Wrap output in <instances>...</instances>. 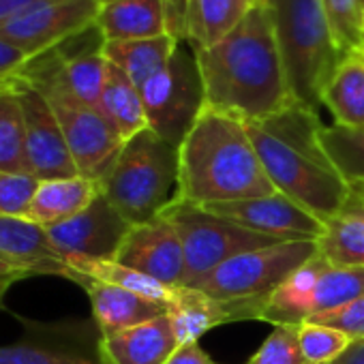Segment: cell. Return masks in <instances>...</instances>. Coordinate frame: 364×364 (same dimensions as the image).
Masks as SVG:
<instances>
[{"mask_svg": "<svg viewBox=\"0 0 364 364\" xmlns=\"http://www.w3.org/2000/svg\"><path fill=\"white\" fill-rule=\"evenodd\" d=\"M131 223L99 193L97 200L80 215L58 225L46 228L52 247L65 257L116 259Z\"/></svg>", "mask_w": 364, "mask_h": 364, "instance_id": "obj_13", "label": "cell"}, {"mask_svg": "<svg viewBox=\"0 0 364 364\" xmlns=\"http://www.w3.org/2000/svg\"><path fill=\"white\" fill-rule=\"evenodd\" d=\"M321 146L345 182L364 191V129L330 124L321 129Z\"/></svg>", "mask_w": 364, "mask_h": 364, "instance_id": "obj_30", "label": "cell"}, {"mask_svg": "<svg viewBox=\"0 0 364 364\" xmlns=\"http://www.w3.org/2000/svg\"><path fill=\"white\" fill-rule=\"evenodd\" d=\"M26 60H28V56L24 52H20L11 43L0 39V86H5L11 80H16L20 75V71L24 69Z\"/></svg>", "mask_w": 364, "mask_h": 364, "instance_id": "obj_38", "label": "cell"}, {"mask_svg": "<svg viewBox=\"0 0 364 364\" xmlns=\"http://www.w3.org/2000/svg\"><path fill=\"white\" fill-rule=\"evenodd\" d=\"M176 198L200 206L272 196L277 189L242 120L206 107L178 146Z\"/></svg>", "mask_w": 364, "mask_h": 364, "instance_id": "obj_3", "label": "cell"}, {"mask_svg": "<svg viewBox=\"0 0 364 364\" xmlns=\"http://www.w3.org/2000/svg\"><path fill=\"white\" fill-rule=\"evenodd\" d=\"M364 296V268H334L330 266L317 281L313 294V315L334 311L355 298Z\"/></svg>", "mask_w": 364, "mask_h": 364, "instance_id": "obj_32", "label": "cell"}, {"mask_svg": "<svg viewBox=\"0 0 364 364\" xmlns=\"http://www.w3.org/2000/svg\"><path fill=\"white\" fill-rule=\"evenodd\" d=\"M95 26L105 43L169 35L165 0H101Z\"/></svg>", "mask_w": 364, "mask_h": 364, "instance_id": "obj_20", "label": "cell"}, {"mask_svg": "<svg viewBox=\"0 0 364 364\" xmlns=\"http://www.w3.org/2000/svg\"><path fill=\"white\" fill-rule=\"evenodd\" d=\"M328 364H364V338L353 341L336 360Z\"/></svg>", "mask_w": 364, "mask_h": 364, "instance_id": "obj_42", "label": "cell"}, {"mask_svg": "<svg viewBox=\"0 0 364 364\" xmlns=\"http://www.w3.org/2000/svg\"><path fill=\"white\" fill-rule=\"evenodd\" d=\"M116 262L169 287L185 283V253L176 230L163 217L131 225Z\"/></svg>", "mask_w": 364, "mask_h": 364, "instance_id": "obj_14", "label": "cell"}, {"mask_svg": "<svg viewBox=\"0 0 364 364\" xmlns=\"http://www.w3.org/2000/svg\"><path fill=\"white\" fill-rule=\"evenodd\" d=\"M272 187L328 223L349 200L351 187L321 146L317 109L291 103L274 116L245 122Z\"/></svg>", "mask_w": 364, "mask_h": 364, "instance_id": "obj_2", "label": "cell"}, {"mask_svg": "<svg viewBox=\"0 0 364 364\" xmlns=\"http://www.w3.org/2000/svg\"><path fill=\"white\" fill-rule=\"evenodd\" d=\"M43 95L65 133L77 173L101 182L116 163L124 141L101 109L86 105L67 84L56 50L28 58L18 75Z\"/></svg>", "mask_w": 364, "mask_h": 364, "instance_id": "obj_4", "label": "cell"}, {"mask_svg": "<svg viewBox=\"0 0 364 364\" xmlns=\"http://www.w3.org/2000/svg\"><path fill=\"white\" fill-rule=\"evenodd\" d=\"M247 364H306L300 349L298 326H274Z\"/></svg>", "mask_w": 364, "mask_h": 364, "instance_id": "obj_35", "label": "cell"}, {"mask_svg": "<svg viewBox=\"0 0 364 364\" xmlns=\"http://www.w3.org/2000/svg\"><path fill=\"white\" fill-rule=\"evenodd\" d=\"M253 0H187L185 43L204 50L228 37L251 11Z\"/></svg>", "mask_w": 364, "mask_h": 364, "instance_id": "obj_24", "label": "cell"}, {"mask_svg": "<svg viewBox=\"0 0 364 364\" xmlns=\"http://www.w3.org/2000/svg\"><path fill=\"white\" fill-rule=\"evenodd\" d=\"M298 338H300V349H302L306 364H328L336 360L353 343L347 334L334 328L315 323L311 319L298 326Z\"/></svg>", "mask_w": 364, "mask_h": 364, "instance_id": "obj_34", "label": "cell"}, {"mask_svg": "<svg viewBox=\"0 0 364 364\" xmlns=\"http://www.w3.org/2000/svg\"><path fill=\"white\" fill-rule=\"evenodd\" d=\"M180 41L171 35L137 41H109L103 46L107 63L118 67L137 88L163 71L176 54Z\"/></svg>", "mask_w": 364, "mask_h": 364, "instance_id": "obj_25", "label": "cell"}, {"mask_svg": "<svg viewBox=\"0 0 364 364\" xmlns=\"http://www.w3.org/2000/svg\"><path fill=\"white\" fill-rule=\"evenodd\" d=\"M178 345L171 319L165 313L146 323L101 334L99 358L103 364H165Z\"/></svg>", "mask_w": 364, "mask_h": 364, "instance_id": "obj_16", "label": "cell"}, {"mask_svg": "<svg viewBox=\"0 0 364 364\" xmlns=\"http://www.w3.org/2000/svg\"><path fill=\"white\" fill-rule=\"evenodd\" d=\"M330 268V264L319 255L311 257L294 274H289L268 298L262 321L272 326H300L313 315V294L319 277Z\"/></svg>", "mask_w": 364, "mask_h": 364, "instance_id": "obj_23", "label": "cell"}, {"mask_svg": "<svg viewBox=\"0 0 364 364\" xmlns=\"http://www.w3.org/2000/svg\"><path fill=\"white\" fill-rule=\"evenodd\" d=\"M264 304L247 300H217L196 287H176L167 306L178 343H198L208 330L232 321L262 319Z\"/></svg>", "mask_w": 364, "mask_h": 364, "instance_id": "obj_15", "label": "cell"}, {"mask_svg": "<svg viewBox=\"0 0 364 364\" xmlns=\"http://www.w3.org/2000/svg\"><path fill=\"white\" fill-rule=\"evenodd\" d=\"M0 364H103L101 358H88L69 349L37 341H18L0 345Z\"/></svg>", "mask_w": 364, "mask_h": 364, "instance_id": "obj_33", "label": "cell"}, {"mask_svg": "<svg viewBox=\"0 0 364 364\" xmlns=\"http://www.w3.org/2000/svg\"><path fill=\"white\" fill-rule=\"evenodd\" d=\"M321 105L334 116V124L364 129V56L349 54L341 60L323 88Z\"/></svg>", "mask_w": 364, "mask_h": 364, "instance_id": "obj_26", "label": "cell"}, {"mask_svg": "<svg viewBox=\"0 0 364 364\" xmlns=\"http://www.w3.org/2000/svg\"><path fill=\"white\" fill-rule=\"evenodd\" d=\"M0 171L31 173L22 105L11 82L0 86Z\"/></svg>", "mask_w": 364, "mask_h": 364, "instance_id": "obj_29", "label": "cell"}, {"mask_svg": "<svg viewBox=\"0 0 364 364\" xmlns=\"http://www.w3.org/2000/svg\"><path fill=\"white\" fill-rule=\"evenodd\" d=\"M362 198H364V191H362Z\"/></svg>", "mask_w": 364, "mask_h": 364, "instance_id": "obj_45", "label": "cell"}, {"mask_svg": "<svg viewBox=\"0 0 364 364\" xmlns=\"http://www.w3.org/2000/svg\"><path fill=\"white\" fill-rule=\"evenodd\" d=\"M332 37L343 56L364 50V0H321Z\"/></svg>", "mask_w": 364, "mask_h": 364, "instance_id": "obj_31", "label": "cell"}, {"mask_svg": "<svg viewBox=\"0 0 364 364\" xmlns=\"http://www.w3.org/2000/svg\"><path fill=\"white\" fill-rule=\"evenodd\" d=\"M46 3H56V0H0V28L7 22L16 20L18 16Z\"/></svg>", "mask_w": 364, "mask_h": 364, "instance_id": "obj_40", "label": "cell"}, {"mask_svg": "<svg viewBox=\"0 0 364 364\" xmlns=\"http://www.w3.org/2000/svg\"><path fill=\"white\" fill-rule=\"evenodd\" d=\"M0 255L33 277L50 274L71 281V270L65 257L52 247L46 228L26 217L0 215Z\"/></svg>", "mask_w": 364, "mask_h": 364, "instance_id": "obj_17", "label": "cell"}, {"mask_svg": "<svg viewBox=\"0 0 364 364\" xmlns=\"http://www.w3.org/2000/svg\"><path fill=\"white\" fill-rule=\"evenodd\" d=\"M165 364H219V362H215L200 347V343H182L178 345V349L169 355Z\"/></svg>", "mask_w": 364, "mask_h": 364, "instance_id": "obj_39", "label": "cell"}, {"mask_svg": "<svg viewBox=\"0 0 364 364\" xmlns=\"http://www.w3.org/2000/svg\"><path fill=\"white\" fill-rule=\"evenodd\" d=\"M159 217H163L180 238L182 253H185V283L182 285H193L204 274L240 253L279 242L236 225L234 221L210 213L206 206L180 198H173Z\"/></svg>", "mask_w": 364, "mask_h": 364, "instance_id": "obj_7", "label": "cell"}, {"mask_svg": "<svg viewBox=\"0 0 364 364\" xmlns=\"http://www.w3.org/2000/svg\"><path fill=\"white\" fill-rule=\"evenodd\" d=\"M71 281L77 283L88 294L92 317L101 334L133 328L167 313V304L139 296L135 291L107 285V283L82 277V274H73Z\"/></svg>", "mask_w": 364, "mask_h": 364, "instance_id": "obj_18", "label": "cell"}, {"mask_svg": "<svg viewBox=\"0 0 364 364\" xmlns=\"http://www.w3.org/2000/svg\"><path fill=\"white\" fill-rule=\"evenodd\" d=\"M206 208L279 242H317L323 236V223L279 191L266 198L210 204Z\"/></svg>", "mask_w": 364, "mask_h": 364, "instance_id": "obj_12", "label": "cell"}, {"mask_svg": "<svg viewBox=\"0 0 364 364\" xmlns=\"http://www.w3.org/2000/svg\"><path fill=\"white\" fill-rule=\"evenodd\" d=\"M319 255L334 268H364V198L351 189L345 206L323 223Z\"/></svg>", "mask_w": 364, "mask_h": 364, "instance_id": "obj_22", "label": "cell"}, {"mask_svg": "<svg viewBox=\"0 0 364 364\" xmlns=\"http://www.w3.org/2000/svg\"><path fill=\"white\" fill-rule=\"evenodd\" d=\"M255 5H268V0H253Z\"/></svg>", "mask_w": 364, "mask_h": 364, "instance_id": "obj_43", "label": "cell"}, {"mask_svg": "<svg viewBox=\"0 0 364 364\" xmlns=\"http://www.w3.org/2000/svg\"><path fill=\"white\" fill-rule=\"evenodd\" d=\"M37 187L39 180L33 173L0 171V215L24 217Z\"/></svg>", "mask_w": 364, "mask_h": 364, "instance_id": "obj_36", "label": "cell"}, {"mask_svg": "<svg viewBox=\"0 0 364 364\" xmlns=\"http://www.w3.org/2000/svg\"><path fill=\"white\" fill-rule=\"evenodd\" d=\"M178 148L146 129L124 141L116 163L99 182L101 193L131 223H148L178 193Z\"/></svg>", "mask_w": 364, "mask_h": 364, "instance_id": "obj_6", "label": "cell"}, {"mask_svg": "<svg viewBox=\"0 0 364 364\" xmlns=\"http://www.w3.org/2000/svg\"><path fill=\"white\" fill-rule=\"evenodd\" d=\"M99 109L116 129L122 141L148 129V118L139 88L112 63H107V77L101 95Z\"/></svg>", "mask_w": 364, "mask_h": 364, "instance_id": "obj_27", "label": "cell"}, {"mask_svg": "<svg viewBox=\"0 0 364 364\" xmlns=\"http://www.w3.org/2000/svg\"><path fill=\"white\" fill-rule=\"evenodd\" d=\"M103 35L97 26H90L88 31L54 48L63 60V71L73 95L97 109L107 77V58L103 54Z\"/></svg>", "mask_w": 364, "mask_h": 364, "instance_id": "obj_19", "label": "cell"}, {"mask_svg": "<svg viewBox=\"0 0 364 364\" xmlns=\"http://www.w3.org/2000/svg\"><path fill=\"white\" fill-rule=\"evenodd\" d=\"M101 0H56L39 5L0 28V39L28 58L46 54L95 26Z\"/></svg>", "mask_w": 364, "mask_h": 364, "instance_id": "obj_10", "label": "cell"}, {"mask_svg": "<svg viewBox=\"0 0 364 364\" xmlns=\"http://www.w3.org/2000/svg\"><path fill=\"white\" fill-rule=\"evenodd\" d=\"M28 277H33L28 270L16 266L14 262H9V259H5L3 255H0V304H3L5 294H7L18 281H24V279H28Z\"/></svg>", "mask_w": 364, "mask_h": 364, "instance_id": "obj_41", "label": "cell"}, {"mask_svg": "<svg viewBox=\"0 0 364 364\" xmlns=\"http://www.w3.org/2000/svg\"><path fill=\"white\" fill-rule=\"evenodd\" d=\"M99 193V182L80 173L69 178L39 180V187L24 217L39 223L41 228H52L86 210Z\"/></svg>", "mask_w": 364, "mask_h": 364, "instance_id": "obj_21", "label": "cell"}, {"mask_svg": "<svg viewBox=\"0 0 364 364\" xmlns=\"http://www.w3.org/2000/svg\"><path fill=\"white\" fill-rule=\"evenodd\" d=\"M69 270H71V279L73 274H82L107 285H116L129 291H135L139 296L152 298L156 302H163L169 306V302L173 300L176 287L163 285L129 266L118 264L116 259H86V257H69L65 259Z\"/></svg>", "mask_w": 364, "mask_h": 364, "instance_id": "obj_28", "label": "cell"}, {"mask_svg": "<svg viewBox=\"0 0 364 364\" xmlns=\"http://www.w3.org/2000/svg\"><path fill=\"white\" fill-rule=\"evenodd\" d=\"M317 251V242H277L253 249L223 262L187 287H196L217 300H247L266 306L274 289L315 257Z\"/></svg>", "mask_w": 364, "mask_h": 364, "instance_id": "obj_8", "label": "cell"}, {"mask_svg": "<svg viewBox=\"0 0 364 364\" xmlns=\"http://www.w3.org/2000/svg\"><path fill=\"white\" fill-rule=\"evenodd\" d=\"M193 52L206 107L242 122H255L294 103L266 5H253L228 37Z\"/></svg>", "mask_w": 364, "mask_h": 364, "instance_id": "obj_1", "label": "cell"}, {"mask_svg": "<svg viewBox=\"0 0 364 364\" xmlns=\"http://www.w3.org/2000/svg\"><path fill=\"white\" fill-rule=\"evenodd\" d=\"M148 129L171 146H180L206 109V95L189 43H180L169 65L139 86Z\"/></svg>", "mask_w": 364, "mask_h": 364, "instance_id": "obj_9", "label": "cell"}, {"mask_svg": "<svg viewBox=\"0 0 364 364\" xmlns=\"http://www.w3.org/2000/svg\"><path fill=\"white\" fill-rule=\"evenodd\" d=\"M11 86L16 88L22 105L31 173L37 180L77 176L75 161L69 152L65 133L50 103L39 90H35L20 77L11 80Z\"/></svg>", "mask_w": 364, "mask_h": 364, "instance_id": "obj_11", "label": "cell"}, {"mask_svg": "<svg viewBox=\"0 0 364 364\" xmlns=\"http://www.w3.org/2000/svg\"><path fill=\"white\" fill-rule=\"evenodd\" d=\"M289 92L317 109L332 73L345 58L332 37L321 0H268Z\"/></svg>", "mask_w": 364, "mask_h": 364, "instance_id": "obj_5", "label": "cell"}, {"mask_svg": "<svg viewBox=\"0 0 364 364\" xmlns=\"http://www.w3.org/2000/svg\"><path fill=\"white\" fill-rule=\"evenodd\" d=\"M311 321L334 328V330L347 334L351 341L364 338V296H360L334 311L319 313V315L311 317Z\"/></svg>", "mask_w": 364, "mask_h": 364, "instance_id": "obj_37", "label": "cell"}, {"mask_svg": "<svg viewBox=\"0 0 364 364\" xmlns=\"http://www.w3.org/2000/svg\"><path fill=\"white\" fill-rule=\"evenodd\" d=\"M360 54H362V56H364V50H362V52H360Z\"/></svg>", "mask_w": 364, "mask_h": 364, "instance_id": "obj_44", "label": "cell"}]
</instances>
